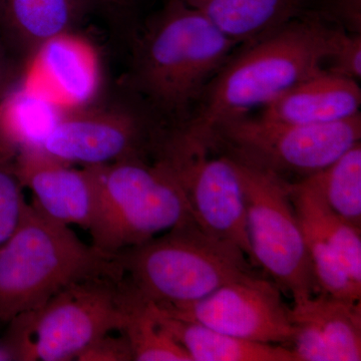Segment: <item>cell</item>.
I'll return each mask as SVG.
<instances>
[{"label":"cell","mask_w":361,"mask_h":361,"mask_svg":"<svg viewBox=\"0 0 361 361\" xmlns=\"http://www.w3.org/2000/svg\"><path fill=\"white\" fill-rule=\"evenodd\" d=\"M87 167L96 187L87 231L92 245L106 255L115 256L193 219L177 180L158 161L132 159Z\"/></svg>","instance_id":"5b68a950"},{"label":"cell","mask_w":361,"mask_h":361,"mask_svg":"<svg viewBox=\"0 0 361 361\" xmlns=\"http://www.w3.org/2000/svg\"><path fill=\"white\" fill-rule=\"evenodd\" d=\"M78 361H132V348L122 331L106 334L78 356Z\"/></svg>","instance_id":"cb8c5ba5"},{"label":"cell","mask_w":361,"mask_h":361,"mask_svg":"<svg viewBox=\"0 0 361 361\" xmlns=\"http://www.w3.org/2000/svg\"><path fill=\"white\" fill-rule=\"evenodd\" d=\"M115 258L126 289L142 302L156 305L193 302L253 274L243 251L209 234L194 219Z\"/></svg>","instance_id":"277c9868"},{"label":"cell","mask_w":361,"mask_h":361,"mask_svg":"<svg viewBox=\"0 0 361 361\" xmlns=\"http://www.w3.org/2000/svg\"><path fill=\"white\" fill-rule=\"evenodd\" d=\"M338 28L305 13L244 44L207 85L186 122L175 127L203 145L216 126L265 108L325 68Z\"/></svg>","instance_id":"6da1fadb"},{"label":"cell","mask_w":361,"mask_h":361,"mask_svg":"<svg viewBox=\"0 0 361 361\" xmlns=\"http://www.w3.org/2000/svg\"><path fill=\"white\" fill-rule=\"evenodd\" d=\"M288 191L319 291L346 300L360 301L361 287L351 280L305 197L293 183H288Z\"/></svg>","instance_id":"ac0fdd59"},{"label":"cell","mask_w":361,"mask_h":361,"mask_svg":"<svg viewBox=\"0 0 361 361\" xmlns=\"http://www.w3.org/2000/svg\"><path fill=\"white\" fill-rule=\"evenodd\" d=\"M313 14L346 32L361 33V0H326Z\"/></svg>","instance_id":"d4e9b609"},{"label":"cell","mask_w":361,"mask_h":361,"mask_svg":"<svg viewBox=\"0 0 361 361\" xmlns=\"http://www.w3.org/2000/svg\"><path fill=\"white\" fill-rule=\"evenodd\" d=\"M295 361L361 360V302L325 293L293 303Z\"/></svg>","instance_id":"4fadbf2b"},{"label":"cell","mask_w":361,"mask_h":361,"mask_svg":"<svg viewBox=\"0 0 361 361\" xmlns=\"http://www.w3.org/2000/svg\"><path fill=\"white\" fill-rule=\"evenodd\" d=\"M237 44L255 42L304 13L302 0H180Z\"/></svg>","instance_id":"e0dca14e"},{"label":"cell","mask_w":361,"mask_h":361,"mask_svg":"<svg viewBox=\"0 0 361 361\" xmlns=\"http://www.w3.org/2000/svg\"><path fill=\"white\" fill-rule=\"evenodd\" d=\"M169 127L142 99L127 90L123 101L82 103L56 116L39 147L82 167L132 159L152 161Z\"/></svg>","instance_id":"52a82bcc"},{"label":"cell","mask_w":361,"mask_h":361,"mask_svg":"<svg viewBox=\"0 0 361 361\" xmlns=\"http://www.w3.org/2000/svg\"><path fill=\"white\" fill-rule=\"evenodd\" d=\"M70 35L51 40L45 45L39 56L40 63H44L49 78H54L56 85L63 89L71 99L85 103L94 87V75L87 61L80 58V51L73 42L68 39Z\"/></svg>","instance_id":"44dd1931"},{"label":"cell","mask_w":361,"mask_h":361,"mask_svg":"<svg viewBox=\"0 0 361 361\" xmlns=\"http://www.w3.org/2000/svg\"><path fill=\"white\" fill-rule=\"evenodd\" d=\"M25 71L0 35V103L20 87Z\"/></svg>","instance_id":"484cf974"},{"label":"cell","mask_w":361,"mask_h":361,"mask_svg":"<svg viewBox=\"0 0 361 361\" xmlns=\"http://www.w3.org/2000/svg\"><path fill=\"white\" fill-rule=\"evenodd\" d=\"M237 45L193 7L168 0L133 35L125 89L168 125H180Z\"/></svg>","instance_id":"7a4b0ae2"},{"label":"cell","mask_w":361,"mask_h":361,"mask_svg":"<svg viewBox=\"0 0 361 361\" xmlns=\"http://www.w3.org/2000/svg\"><path fill=\"white\" fill-rule=\"evenodd\" d=\"M325 68L337 75L360 82L361 78V33L339 27Z\"/></svg>","instance_id":"603a6c76"},{"label":"cell","mask_w":361,"mask_h":361,"mask_svg":"<svg viewBox=\"0 0 361 361\" xmlns=\"http://www.w3.org/2000/svg\"><path fill=\"white\" fill-rule=\"evenodd\" d=\"M16 163L23 186L32 192L40 212L61 224L90 229L96 187L89 167H73L39 146L18 149Z\"/></svg>","instance_id":"7c38bea8"},{"label":"cell","mask_w":361,"mask_h":361,"mask_svg":"<svg viewBox=\"0 0 361 361\" xmlns=\"http://www.w3.org/2000/svg\"><path fill=\"white\" fill-rule=\"evenodd\" d=\"M156 306L175 317L244 341L289 348L293 338L290 308L279 287L254 274L228 282L193 302Z\"/></svg>","instance_id":"8fae6325"},{"label":"cell","mask_w":361,"mask_h":361,"mask_svg":"<svg viewBox=\"0 0 361 361\" xmlns=\"http://www.w3.org/2000/svg\"><path fill=\"white\" fill-rule=\"evenodd\" d=\"M129 307L121 279L90 277L68 285L26 312L28 361L77 360L102 337L122 331Z\"/></svg>","instance_id":"9c48e42d"},{"label":"cell","mask_w":361,"mask_h":361,"mask_svg":"<svg viewBox=\"0 0 361 361\" xmlns=\"http://www.w3.org/2000/svg\"><path fill=\"white\" fill-rule=\"evenodd\" d=\"M90 277L121 279L115 256L87 245L70 226L27 203L0 245V322L39 310L61 289Z\"/></svg>","instance_id":"3957f363"},{"label":"cell","mask_w":361,"mask_h":361,"mask_svg":"<svg viewBox=\"0 0 361 361\" xmlns=\"http://www.w3.org/2000/svg\"><path fill=\"white\" fill-rule=\"evenodd\" d=\"M146 305L156 322L185 349L192 361H295L286 346L244 341L168 314L155 304Z\"/></svg>","instance_id":"2e32d148"},{"label":"cell","mask_w":361,"mask_h":361,"mask_svg":"<svg viewBox=\"0 0 361 361\" xmlns=\"http://www.w3.org/2000/svg\"><path fill=\"white\" fill-rule=\"evenodd\" d=\"M18 148L0 134V245L16 229L26 206L18 172Z\"/></svg>","instance_id":"7402d4cb"},{"label":"cell","mask_w":361,"mask_h":361,"mask_svg":"<svg viewBox=\"0 0 361 361\" xmlns=\"http://www.w3.org/2000/svg\"><path fill=\"white\" fill-rule=\"evenodd\" d=\"M361 140V115L327 125H298L250 115L216 126L204 146L288 183L320 172Z\"/></svg>","instance_id":"8992f818"},{"label":"cell","mask_w":361,"mask_h":361,"mask_svg":"<svg viewBox=\"0 0 361 361\" xmlns=\"http://www.w3.org/2000/svg\"><path fill=\"white\" fill-rule=\"evenodd\" d=\"M99 11L97 0H0V35L27 68L45 45Z\"/></svg>","instance_id":"5bb4252c"},{"label":"cell","mask_w":361,"mask_h":361,"mask_svg":"<svg viewBox=\"0 0 361 361\" xmlns=\"http://www.w3.org/2000/svg\"><path fill=\"white\" fill-rule=\"evenodd\" d=\"M360 82L322 68L262 109L259 116L298 125H327L360 115Z\"/></svg>","instance_id":"9a60e30c"},{"label":"cell","mask_w":361,"mask_h":361,"mask_svg":"<svg viewBox=\"0 0 361 361\" xmlns=\"http://www.w3.org/2000/svg\"><path fill=\"white\" fill-rule=\"evenodd\" d=\"M152 161L167 169L184 194L192 217L207 233L233 245L254 263L243 187L236 165L169 128Z\"/></svg>","instance_id":"30bf717a"},{"label":"cell","mask_w":361,"mask_h":361,"mask_svg":"<svg viewBox=\"0 0 361 361\" xmlns=\"http://www.w3.org/2000/svg\"><path fill=\"white\" fill-rule=\"evenodd\" d=\"M126 291L130 307L122 332L130 342L134 360L192 361L185 349L156 322L146 303Z\"/></svg>","instance_id":"ffe728a7"},{"label":"cell","mask_w":361,"mask_h":361,"mask_svg":"<svg viewBox=\"0 0 361 361\" xmlns=\"http://www.w3.org/2000/svg\"><path fill=\"white\" fill-rule=\"evenodd\" d=\"M306 179L336 215L361 229V142Z\"/></svg>","instance_id":"d6986e66"},{"label":"cell","mask_w":361,"mask_h":361,"mask_svg":"<svg viewBox=\"0 0 361 361\" xmlns=\"http://www.w3.org/2000/svg\"><path fill=\"white\" fill-rule=\"evenodd\" d=\"M233 161L243 187L254 264L262 267L280 290L290 294L293 303L320 293L288 182Z\"/></svg>","instance_id":"ba28073f"},{"label":"cell","mask_w":361,"mask_h":361,"mask_svg":"<svg viewBox=\"0 0 361 361\" xmlns=\"http://www.w3.org/2000/svg\"><path fill=\"white\" fill-rule=\"evenodd\" d=\"M102 11L111 23L132 35L139 0H97Z\"/></svg>","instance_id":"4316f807"}]
</instances>
